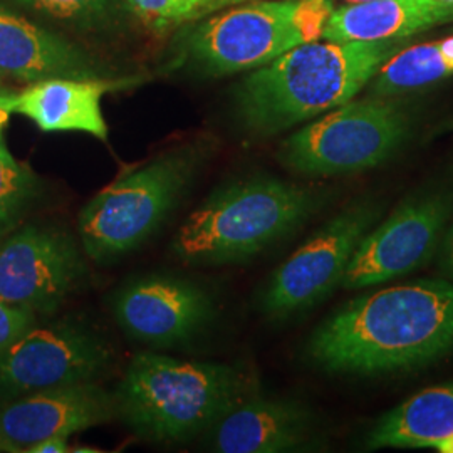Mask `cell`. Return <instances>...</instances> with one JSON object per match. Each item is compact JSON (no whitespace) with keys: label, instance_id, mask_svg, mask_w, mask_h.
<instances>
[{"label":"cell","instance_id":"cell-16","mask_svg":"<svg viewBox=\"0 0 453 453\" xmlns=\"http://www.w3.org/2000/svg\"><path fill=\"white\" fill-rule=\"evenodd\" d=\"M134 82L138 80L52 78L33 82L14 95V113L27 116L46 133L82 131L106 142L108 125L101 101L108 93Z\"/></svg>","mask_w":453,"mask_h":453},{"label":"cell","instance_id":"cell-1","mask_svg":"<svg viewBox=\"0 0 453 453\" xmlns=\"http://www.w3.org/2000/svg\"><path fill=\"white\" fill-rule=\"evenodd\" d=\"M308 357L331 374H385L453 353V282L420 279L366 294L311 334Z\"/></svg>","mask_w":453,"mask_h":453},{"label":"cell","instance_id":"cell-27","mask_svg":"<svg viewBox=\"0 0 453 453\" xmlns=\"http://www.w3.org/2000/svg\"><path fill=\"white\" fill-rule=\"evenodd\" d=\"M245 2H252V0H209V2L202 7V11L196 14L195 20H202V19L211 16V14H217V12L224 11V9L239 5V4H245Z\"/></svg>","mask_w":453,"mask_h":453},{"label":"cell","instance_id":"cell-6","mask_svg":"<svg viewBox=\"0 0 453 453\" xmlns=\"http://www.w3.org/2000/svg\"><path fill=\"white\" fill-rule=\"evenodd\" d=\"M333 0H257L202 19L187 42L188 59L211 76L254 71L296 46L319 41Z\"/></svg>","mask_w":453,"mask_h":453},{"label":"cell","instance_id":"cell-17","mask_svg":"<svg viewBox=\"0 0 453 453\" xmlns=\"http://www.w3.org/2000/svg\"><path fill=\"white\" fill-rule=\"evenodd\" d=\"M453 22V4L438 0H368L333 11L324 41H393Z\"/></svg>","mask_w":453,"mask_h":453},{"label":"cell","instance_id":"cell-11","mask_svg":"<svg viewBox=\"0 0 453 453\" xmlns=\"http://www.w3.org/2000/svg\"><path fill=\"white\" fill-rule=\"evenodd\" d=\"M88 274L74 239L56 228H20L0 245V299L11 306L52 314Z\"/></svg>","mask_w":453,"mask_h":453},{"label":"cell","instance_id":"cell-30","mask_svg":"<svg viewBox=\"0 0 453 453\" xmlns=\"http://www.w3.org/2000/svg\"><path fill=\"white\" fill-rule=\"evenodd\" d=\"M438 2H445V4H453V0H438Z\"/></svg>","mask_w":453,"mask_h":453},{"label":"cell","instance_id":"cell-31","mask_svg":"<svg viewBox=\"0 0 453 453\" xmlns=\"http://www.w3.org/2000/svg\"><path fill=\"white\" fill-rule=\"evenodd\" d=\"M0 88H5V86H4V84H2V78H0Z\"/></svg>","mask_w":453,"mask_h":453},{"label":"cell","instance_id":"cell-14","mask_svg":"<svg viewBox=\"0 0 453 453\" xmlns=\"http://www.w3.org/2000/svg\"><path fill=\"white\" fill-rule=\"evenodd\" d=\"M316 426L312 410L297 400L250 395L211 426V450L294 452L311 443Z\"/></svg>","mask_w":453,"mask_h":453},{"label":"cell","instance_id":"cell-28","mask_svg":"<svg viewBox=\"0 0 453 453\" xmlns=\"http://www.w3.org/2000/svg\"><path fill=\"white\" fill-rule=\"evenodd\" d=\"M447 131H453V118L445 121L441 127H438L437 133H447Z\"/></svg>","mask_w":453,"mask_h":453},{"label":"cell","instance_id":"cell-4","mask_svg":"<svg viewBox=\"0 0 453 453\" xmlns=\"http://www.w3.org/2000/svg\"><path fill=\"white\" fill-rule=\"evenodd\" d=\"M247 396L250 380L230 365L157 353L133 357L114 393L131 430L163 443L196 437Z\"/></svg>","mask_w":453,"mask_h":453},{"label":"cell","instance_id":"cell-20","mask_svg":"<svg viewBox=\"0 0 453 453\" xmlns=\"http://www.w3.org/2000/svg\"><path fill=\"white\" fill-rule=\"evenodd\" d=\"M39 16L65 22L76 29H101L119 12V0H9Z\"/></svg>","mask_w":453,"mask_h":453},{"label":"cell","instance_id":"cell-25","mask_svg":"<svg viewBox=\"0 0 453 453\" xmlns=\"http://www.w3.org/2000/svg\"><path fill=\"white\" fill-rule=\"evenodd\" d=\"M67 435H50L31 445L24 453H65L71 452Z\"/></svg>","mask_w":453,"mask_h":453},{"label":"cell","instance_id":"cell-29","mask_svg":"<svg viewBox=\"0 0 453 453\" xmlns=\"http://www.w3.org/2000/svg\"><path fill=\"white\" fill-rule=\"evenodd\" d=\"M348 4H359V2H368V0H344Z\"/></svg>","mask_w":453,"mask_h":453},{"label":"cell","instance_id":"cell-3","mask_svg":"<svg viewBox=\"0 0 453 453\" xmlns=\"http://www.w3.org/2000/svg\"><path fill=\"white\" fill-rule=\"evenodd\" d=\"M326 194L257 175L215 188L172 241V252L190 265H226L252 259L304 226Z\"/></svg>","mask_w":453,"mask_h":453},{"label":"cell","instance_id":"cell-21","mask_svg":"<svg viewBox=\"0 0 453 453\" xmlns=\"http://www.w3.org/2000/svg\"><path fill=\"white\" fill-rule=\"evenodd\" d=\"M39 194V180L33 170L17 162L4 142H0V228L16 222Z\"/></svg>","mask_w":453,"mask_h":453},{"label":"cell","instance_id":"cell-10","mask_svg":"<svg viewBox=\"0 0 453 453\" xmlns=\"http://www.w3.org/2000/svg\"><path fill=\"white\" fill-rule=\"evenodd\" d=\"M110 344L76 321L31 326L0 353V391L17 396L95 381L111 363Z\"/></svg>","mask_w":453,"mask_h":453},{"label":"cell","instance_id":"cell-22","mask_svg":"<svg viewBox=\"0 0 453 453\" xmlns=\"http://www.w3.org/2000/svg\"><path fill=\"white\" fill-rule=\"evenodd\" d=\"M127 7L153 33L165 34L187 22L195 20L196 14L209 0H123Z\"/></svg>","mask_w":453,"mask_h":453},{"label":"cell","instance_id":"cell-15","mask_svg":"<svg viewBox=\"0 0 453 453\" xmlns=\"http://www.w3.org/2000/svg\"><path fill=\"white\" fill-rule=\"evenodd\" d=\"M78 44L39 27L0 4V78L33 84L52 78H108Z\"/></svg>","mask_w":453,"mask_h":453},{"label":"cell","instance_id":"cell-8","mask_svg":"<svg viewBox=\"0 0 453 453\" xmlns=\"http://www.w3.org/2000/svg\"><path fill=\"white\" fill-rule=\"evenodd\" d=\"M380 217V203L359 200L327 220L269 277L260 311L271 319H289L321 304L341 288L357 245Z\"/></svg>","mask_w":453,"mask_h":453},{"label":"cell","instance_id":"cell-18","mask_svg":"<svg viewBox=\"0 0 453 453\" xmlns=\"http://www.w3.org/2000/svg\"><path fill=\"white\" fill-rule=\"evenodd\" d=\"M366 447L453 453V381L423 389L374 423Z\"/></svg>","mask_w":453,"mask_h":453},{"label":"cell","instance_id":"cell-13","mask_svg":"<svg viewBox=\"0 0 453 453\" xmlns=\"http://www.w3.org/2000/svg\"><path fill=\"white\" fill-rule=\"evenodd\" d=\"M114 417V395L95 381L22 395L0 410V452L24 453L42 438L71 437Z\"/></svg>","mask_w":453,"mask_h":453},{"label":"cell","instance_id":"cell-26","mask_svg":"<svg viewBox=\"0 0 453 453\" xmlns=\"http://www.w3.org/2000/svg\"><path fill=\"white\" fill-rule=\"evenodd\" d=\"M14 95L16 93L9 91L7 88H0V142H4L2 134L14 113Z\"/></svg>","mask_w":453,"mask_h":453},{"label":"cell","instance_id":"cell-19","mask_svg":"<svg viewBox=\"0 0 453 453\" xmlns=\"http://www.w3.org/2000/svg\"><path fill=\"white\" fill-rule=\"evenodd\" d=\"M453 76V35L400 49L374 74L370 96L396 97Z\"/></svg>","mask_w":453,"mask_h":453},{"label":"cell","instance_id":"cell-2","mask_svg":"<svg viewBox=\"0 0 453 453\" xmlns=\"http://www.w3.org/2000/svg\"><path fill=\"white\" fill-rule=\"evenodd\" d=\"M405 48L393 41H312L254 69L235 89V114L252 136H273L351 101Z\"/></svg>","mask_w":453,"mask_h":453},{"label":"cell","instance_id":"cell-23","mask_svg":"<svg viewBox=\"0 0 453 453\" xmlns=\"http://www.w3.org/2000/svg\"><path fill=\"white\" fill-rule=\"evenodd\" d=\"M35 321V314L16 308L0 299V353L27 331Z\"/></svg>","mask_w":453,"mask_h":453},{"label":"cell","instance_id":"cell-5","mask_svg":"<svg viewBox=\"0 0 453 453\" xmlns=\"http://www.w3.org/2000/svg\"><path fill=\"white\" fill-rule=\"evenodd\" d=\"M209 146H177L97 192L80 211L86 256L111 262L138 249L179 205L207 162Z\"/></svg>","mask_w":453,"mask_h":453},{"label":"cell","instance_id":"cell-32","mask_svg":"<svg viewBox=\"0 0 453 453\" xmlns=\"http://www.w3.org/2000/svg\"><path fill=\"white\" fill-rule=\"evenodd\" d=\"M2 232H4V230H2V228H0V235H2Z\"/></svg>","mask_w":453,"mask_h":453},{"label":"cell","instance_id":"cell-9","mask_svg":"<svg viewBox=\"0 0 453 453\" xmlns=\"http://www.w3.org/2000/svg\"><path fill=\"white\" fill-rule=\"evenodd\" d=\"M453 215V187L411 195L357 245L341 288L361 289L413 273L435 257Z\"/></svg>","mask_w":453,"mask_h":453},{"label":"cell","instance_id":"cell-24","mask_svg":"<svg viewBox=\"0 0 453 453\" xmlns=\"http://www.w3.org/2000/svg\"><path fill=\"white\" fill-rule=\"evenodd\" d=\"M435 256H437L438 271L441 279L453 282V220H450V224L447 226Z\"/></svg>","mask_w":453,"mask_h":453},{"label":"cell","instance_id":"cell-12","mask_svg":"<svg viewBox=\"0 0 453 453\" xmlns=\"http://www.w3.org/2000/svg\"><path fill=\"white\" fill-rule=\"evenodd\" d=\"M114 318L133 340L153 348H172L195 338L211 323V294L177 275L140 277L114 297Z\"/></svg>","mask_w":453,"mask_h":453},{"label":"cell","instance_id":"cell-7","mask_svg":"<svg viewBox=\"0 0 453 453\" xmlns=\"http://www.w3.org/2000/svg\"><path fill=\"white\" fill-rule=\"evenodd\" d=\"M411 134V116L395 97L348 101L286 138L280 163L299 175L333 177L388 162Z\"/></svg>","mask_w":453,"mask_h":453}]
</instances>
